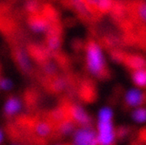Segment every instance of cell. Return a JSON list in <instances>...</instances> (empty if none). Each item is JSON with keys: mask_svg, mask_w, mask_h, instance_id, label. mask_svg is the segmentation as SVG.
<instances>
[{"mask_svg": "<svg viewBox=\"0 0 146 145\" xmlns=\"http://www.w3.org/2000/svg\"><path fill=\"white\" fill-rule=\"evenodd\" d=\"M87 66L92 73L99 75L103 72L104 60L101 50L95 42H90L87 45Z\"/></svg>", "mask_w": 146, "mask_h": 145, "instance_id": "cell-1", "label": "cell"}, {"mask_svg": "<svg viewBox=\"0 0 146 145\" xmlns=\"http://www.w3.org/2000/svg\"><path fill=\"white\" fill-rule=\"evenodd\" d=\"M114 132L111 118H99L98 139L100 145H112Z\"/></svg>", "mask_w": 146, "mask_h": 145, "instance_id": "cell-2", "label": "cell"}, {"mask_svg": "<svg viewBox=\"0 0 146 145\" xmlns=\"http://www.w3.org/2000/svg\"><path fill=\"white\" fill-rule=\"evenodd\" d=\"M98 136L92 130L84 128L78 130L74 135V145H98Z\"/></svg>", "mask_w": 146, "mask_h": 145, "instance_id": "cell-3", "label": "cell"}, {"mask_svg": "<svg viewBox=\"0 0 146 145\" xmlns=\"http://www.w3.org/2000/svg\"><path fill=\"white\" fill-rule=\"evenodd\" d=\"M71 115L76 121L78 122L79 124L83 126H87L90 123V118L89 115L86 113L82 107L78 105H74L71 107Z\"/></svg>", "mask_w": 146, "mask_h": 145, "instance_id": "cell-4", "label": "cell"}, {"mask_svg": "<svg viewBox=\"0 0 146 145\" xmlns=\"http://www.w3.org/2000/svg\"><path fill=\"white\" fill-rule=\"evenodd\" d=\"M126 100L129 105L136 107L144 102V94L139 90H130L126 95Z\"/></svg>", "mask_w": 146, "mask_h": 145, "instance_id": "cell-5", "label": "cell"}, {"mask_svg": "<svg viewBox=\"0 0 146 145\" xmlns=\"http://www.w3.org/2000/svg\"><path fill=\"white\" fill-rule=\"evenodd\" d=\"M30 25L31 28L36 32L44 31L47 28L46 21L41 17H34L31 18Z\"/></svg>", "mask_w": 146, "mask_h": 145, "instance_id": "cell-6", "label": "cell"}, {"mask_svg": "<svg viewBox=\"0 0 146 145\" xmlns=\"http://www.w3.org/2000/svg\"><path fill=\"white\" fill-rule=\"evenodd\" d=\"M21 102L16 98H10L5 104V113L8 115H13L21 109Z\"/></svg>", "mask_w": 146, "mask_h": 145, "instance_id": "cell-7", "label": "cell"}, {"mask_svg": "<svg viewBox=\"0 0 146 145\" xmlns=\"http://www.w3.org/2000/svg\"><path fill=\"white\" fill-rule=\"evenodd\" d=\"M133 81L137 86L145 87L146 86V70L139 69L133 74Z\"/></svg>", "mask_w": 146, "mask_h": 145, "instance_id": "cell-8", "label": "cell"}, {"mask_svg": "<svg viewBox=\"0 0 146 145\" xmlns=\"http://www.w3.org/2000/svg\"><path fill=\"white\" fill-rule=\"evenodd\" d=\"M128 64L129 66H131L132 68L137 69L142 68L145 67L146 65L144 59H143L140 57H137V56L129 58V59L128 60Z\"/></svg>", "mask_w": 146, "mask_h": 145, "instance_id": "cell-9", "label": "cell"}, {"mask_svg": "<svg viewBox=\"0 0 146 145\" xmlns=\"http://www.w3.org/2000/svg\"><path fill=\"white\" fill-rule=\"evenodd\" d=\"M132 118L135 121L139 123H143L146 121V109L139 108L133 112Z\"/></svg>", "mask_w": 146, "mask_h": 145, "instance_id": "cell-10", "label": "cell"}, {"mask_svg": "<svg viewBox=\"0 0 146 145\" xmlns=\"http://www.w3.org/2000/svg\"><path fill=\"white\" fill-rule=\"evenodd\" d=\"M113 4V0H98V9L102 13L109 11Z\"/></svg>", "mask_w": 146, "mask_h": 145, "instance_id": "cell-11", "label": "cell"}, {"mask_svg": "<svg viewBox=\"0 0 146 145\" xmlns=\"http://www.w3.org/2000/svg\"><path fill=\"white\" fill-rule=\"evenodd\" d=\"M36 131L41 136H46L50 133V127L47 123H40L37 125Z\"/></svg>", "mask_w": 146, "mask_h": 145, "instance_id": "cell-12", "label": "cell"}, {"mask_svg": "<svg viewBox=\"0 0 146 145\" xmlns=\"http://www.w3.org/2000/svg\"><path fill=\"white\" fill-rule=\"evenodd\" d=\"M74 129V125L71 122H65L62 124L60 128L61 132L64 134H68L71 133Z\"/></svg>", "mask_w": 146, "mask_h": 145, "instance_id": "cell-13", "label": "cell"}, {"mask_svg": "<svg viewBox=\"0 0 146 145\" xmlns=\"http://www.w3.org/2000/svg\"><path fill=\"white\" fill-rule=\"evenodd\" d=\"M26 8L30 12H36L39 8V3L36 0H29L26 3Z\"/></svg>", "mask_w": 146, "mask_h": 145, "instance_id": "cell-14", "label": "cell"}, {"mask_svg": "<svg viewBox=\"0 0 146 145\" xmlns=\"http://www.w3.org/2000/svg\"><path fill=\"white\" fill-rule=\"evenodd\" d=\"M138 14L143 21H146V2H143L138 6Z\"/></svg>", "mask_w": 146, "mask_h": 145, "instance_id": "cell-15", "label": "cell"}, {"mask_svg": "<svg viewBox=\"0 0 146 145\" xmlns=\"http://www.w3.org/2000/svg\"><path fill=\"white\" fill-rule=\"evenodd\" d=\"M98 0H87L86 1V7L88 10L94 11L98 9Z\"/></svg>", "mask_w": 146, "mask_h": 145, "instance_id": "cell-16", "label": "cell"}, {"mask_svg": "<svg viewBox=\"0 0 146 145\" xmlns=\"http://www.w3.org/2000/svg\"><path fill=\"white\" fill-rule=\"evenodd\" d=\"M18 60H19L21 66L24 68H28L29 66V62H28V59L26 58V54H24L23 52H21L18 54Z\"/></svg>", "mask_w": 146, "mask_h": 145, "instance_id": "cell-17", "label": "cell"}, {"mask_svg": "<svg viewBox=\"0 0 146 145\" xmlns=\"http://www.w3.org/2000/svg\"><path fill=\"white\" fill-rule=\"evenodd\" d=\"M49 44L52 49H54V50L57 49L60 45V42L58 37H51L49 41Z\"/></svg>", "mask_w": 146, "mask_h": 145, "instance_id": "cell-18", "label": "cell"}, {"mask_svg": "<svg viewBox=\"0 0 146 145\" xmlns=\"http://www.w3.org/2000/svg\"><path fill=\"white\" fill-rule=\"evenodd\" d=\"M1 87L5 90L10 89L12 87V83L8 79H2L1 81Z\"/></svg>", "mask_w": 146, "mask_h": 145, "instance_id": "cell-19", "label": "cell"}, {"mask_svg": "<svg viewBox=\"0 0 146 145\" xmlns=\"http://www.w3.org/2000/svg\"><path fill=\"white\" fill-rule=\"evenodd\" d=\"M66 145H68V144H66Z\"/></svg>", "mask_w": 146, "mask_h": 145, "instance_id": "cell-20", "label": "cell"}]
</instances>
